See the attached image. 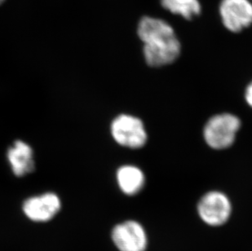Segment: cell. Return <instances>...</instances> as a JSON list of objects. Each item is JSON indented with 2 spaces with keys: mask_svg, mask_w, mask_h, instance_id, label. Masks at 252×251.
<instances>
[{
  "mask_svg": "<svg viewBox=\"0 0 252 251\" xmlns=\"http://www.w3.org/2000/svg\"><path fill=\"white\" fill-rule=\"evenodd\" d=\"M251 1H252V0H251Z\"/></svg>",
  "mask_w": 252,
  "mask_h": 251,
  "instance_id": "4fadbf2b",
  "label": "cell"
},
{
  "mask_svg": "<svg viewBox=\"0 0 252 251\" xmlns=\"http://www.w3.org/2000/svg\"><path fill=\"white\" fill-rule=\"evenodd\" d=\"M117 181L122 192L127 196H134L142 190L145 177L137 166L126 165L117 171Z\"/></svg>",
  "mask_w": 252,
  "mask_h": 251,
  "instance_id": "9c48e42d",
  "label": "cell"
},
{
  "mask_svg": "<svg viewBox=\"0 0 252 251\" xmlns=\"http://www.w3.org/2000/svg\"><path fill=\"white\" fill-rule=\"evenodd\" d=\"M220 14L228 31L239 33L252 24V2L251 0H222Z\"/></svg>",
  "mask_w": 252,
  "mask_h": 251,
  "instance_id": "5b68a950",
  "label": "cell"
},
{
  "mask_svg": "<svg viewBox=\"0 0 252 251\" xmlns=\"http://www.w3.org/2000/svg\"><path fill=\"white\" fill-rule=\"evenodd\" d=\"M110 130L114 140L124 147L136 150L147 142V132L143 122L132 115L121 114L117 117Z\"/></svg>",
  "mask_w": 252,
  "mask_h": 251,
  "instance_id": "3957f363",
  "label": "cell"
},
{
  "mask_svg": "<svg viewBox=\"0 0 252 251\" xmlns=\"http://www.w3.org/2000/svg\"><path fill=\"white\" fill-rule=\"evenodd\" d=\"M245 99L247 103L252 108V82L246 89Z\"/></svg>",
  "mask_w": 252,
  "mask_h": 251,
  "instance_id": "8fae6325",
  "label": "cell"
},
{
  "mask_svg": "<svg viewBox=\"0 0 252 251\" xmlns=\"http://www.w3.org/2000/svg\"><path fill=\"white\" fill-rule=\"evenodd\" d=\"M197 214L207 225L219 227L230 218L232 205L228 197L219 191L207 192L197 203Z\"/></svg>",
  "mask_w": 252,
  "mask_h": 251,
  "instance_id": "277c9868",
  "label": "cell"
},
{
  "mask_svg": "<svg viewBox=\"0 0 252 251\" xmlns=\"http://www.w3.org/2000/svg\"><path fill=\"white\" fill-rule=\"evenodd\" d=\"M61 208L59 197L54 193L31 197L25 201L23 210L29 218L33 221L45 222L50 220Z\"/></svg>",
  "mask_w": 252,
  "mask_h": 251,
  "instance_id": "52a82bcc",
  "label": "cell"
},
{
  "mask_svg": "<svg viewBox=\"0 0 252 251\" xmlns=\"http://www.w3.org/2000/svg\"><path fill=\"white\" fill-rule=\"evenodd\" d=\"M7 159L13 173L18 177L31 173L34 169L32 149L22 140H17L10 148L7 151Z\"/></svg>",
  "mask_w": 252,
  "mask_h": 251,
  "instance_id": "ba28073f",
  "label": "cell"
},
{
  "mask_svg": "<svg viewBox=\"0 0 252 251\" xmlns=\"http://www.w3.org/2000/svg\"><path fill=\"white\" fill-rule=\"evenodd\" d=\"M2 1H3V0H0V3H1V2H2Z\"/></svg>",
  "mask_w": 252,
  "mask_h": 251,
  "instance_id": "7c38bea8",
  "label": "cell"
},
{
  "mask_svg": "<svg viewBox=\"0 0 252 251\" xmlns=\"http://www.w3.org/2000/svg\"><path fill=\"white\" fill-rule=\"evenodd\" d=\"M112 240L120 251H145L147 249V233L137 221H125L115 226Z\"/></svg>",
  "mask_w": 252,
  "mask_h": 251,
  "instance_id": "8992f818",
  "label": "cell"
},
{
  "mask_svg": "<svg viewBox=\"0 0 252 251\" xmlns=\"http://www.w3.org/2000/svg\"><path fill=\"white\" fill-rule=\"evenodd\" d=\"M161 4L169 12L186 20L198 16L202 10L198 0H161Z\"/></svg>",
  "mask_w": 252,
  "mask_h": 251,
  "instance_id": "30bf717a",
  "label": "cell"
},
{
  "mask_svg": "<svg viewBox=\"0 0 252 251\" xmlns=\"http://www.w3.org/2000/svg\"><path fill=\"white\" fill-rule=\"evenodd\" d=\"M241 127L239 118L232 114H220L212 117L203 129V137L213 150L228 149L235 141Z\"/></svg>",
  "mask_w": 252,
  "mask_h": 251,
  "instance_id": "7a4b0ae2",
  "label": "cell"
},
{
  "mask_svg": "<svg viewBox=\"0 0 252 251\" xmlns=\"http://www.w3.org/2000/svg\"><path fill=\"white\" fill-rule=\"evenodd\" d=\"M137 33L144 43V57L150 66H164L173 63L180 57L181 43L172 26L163 20L142 17Z\"/></svg>",
  "mask_w": 252,
  "mask_h": 251,
  "instance_id": "6da1fadb",
  "label": "cell"
}]
</instances>
